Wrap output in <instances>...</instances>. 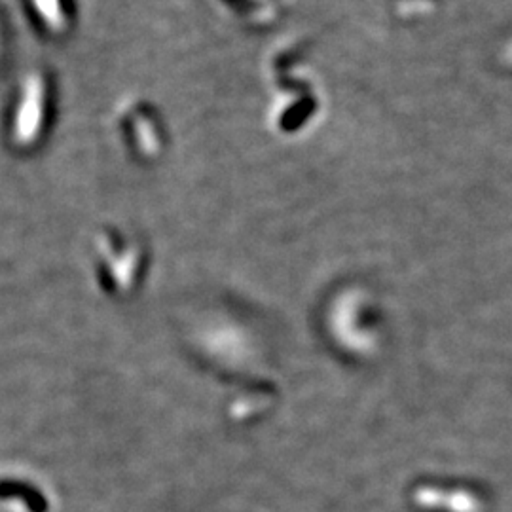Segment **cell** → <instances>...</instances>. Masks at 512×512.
<instances>
[{
	"mask_svg": "<svg viewBox=\"0 0 512 512\" xmlns=\"http://www.w3.org/2000/svg\"><path fill=\"white\" fill-rule=\"evenodd\" d=\"M54 486L25 465H0V512H55Z\"/></svg>",
	"mask_w": 512,
	"mask_h": 512,
	"instance_id": "obj_1",
	"label": "cell"
}]
</instances>
